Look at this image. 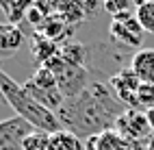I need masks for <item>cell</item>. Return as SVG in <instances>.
Returning <instances> with one entry per match:
<instances>
[{
  "label": "cell",
  "instance_id": "6da1fadb",
  "mask_svg": "<svg viewBox=\"0 0 154 150\" xmlns=\"http://www.w3.org/2000/svg\"><path fill=\"white\" fill-rule=\"evenodd\" d=\"M124 113L126 105L117 98L109 83H91L80 96L67 98L57 111V117L63 131L74 133L80 139H91L113 131Z\"/></svg>",
  "mask_w": 154,
  "mask_h": 150
},
{
  "label": "cell",
  "instance_id": "7a4b0ae2",
  "mask_svg": "<svg viewBox=\"0 0 154 150\" xmlns=\"http://www.w3.org/2000/svg\"><path fill=\"white\" fill-rule=\"evenodd\" d=\"M0 98L5 100L15 111V115L24 117L28 124H33L37 131H44V133H57L61 131V122L54 111L42 107L37 100L26 92L24 85L15 83L9 74H5L0 70Z\"/></svg>",
  "mask_w": 154,
  "mask_h": 150
},
{
  "label": "cell",
  "instance_id": "3957f363",
  "mask_svg": "<svg viewBox=\"0 0 154 150\" xmlns=\"http://www.w3.org/2000/svg\"><path fill=\"white\" fill-rule=\"evenodd\" d=\"M48 70H52L54 76H57V83H59V89L61 94H63V98H76L85 92V89L91 85L89 83V72L87 67H78V65H72L67 63L63 57H61V50L59 55L52 57L50 61L44 65Z\"/></svg>",
  "mask_w": 154,
  "mask_h": 150
},
{
  "label": "cell",
  "instance_id": "277c9868",
  "mask_svg": "<svg viewBox=\"0 0 154 150\" xmlns=\"http://www.w3.org/2000/svg\"><path fill=\"white\" fill-rule=\"evenodd\" d=\"M117 135H122L130 146H135L137 150H146L148 139L152 137V128L148 124V117L143 111H135V109H126V113L117 120L115 128Z\"/></svg>",
  "mask_w": 154,
  "mask_h": 150
},
{
  "label": "cell",
  "instance_id": "5b68a950",
  "mask_svg": "<svg viewBox=\"0 0 154 150\" xmlns=\"http://www.w3.org/2000/svg\"><path fill=\"white\" fill-rule=\"evenodd\" d=\"M143 28L139 24V20L132 13H124V15H117V17H111V26H109V35L115 44L119 46H126V48H137L141 50L143 44Z\"/></svg>",
  "mask_w": 154,
  "mask_h": 150
},
{
  "label": "cell",
  "instance_id": "8992f818",
  "mask_svg": "<svg viewBox=\"0 0 154 150\" xmlns=\"http://www.w3.org/2000/svg\"><path fill=\"white\" fill-rule=\"evenodd\" d=\"M37 128L24 117L13 115L0 122V150H24V142Z\"/></svg>",
  "mask_w": 154,
  "mask_h": 150
},
{
  "label": "cell",
  "instance_id": "52a82bcc",
  "mask_svg": "<svg viewBox=\"0 0 154 150\" xmlns=\"http://www.w3.org/2000/svg\"><path fill=\"white\" fill-rule=\"evenodd\" d=\"M109 85L111 89L117 94V98L126 105V109H135L139 111V105H137V94H139V87H141V81L137 78V74L132 70H119L117 74H113L109 78Z\"/></svg>",
  "mask_w": 154,
  "mask_h": 150
},
{
  "label": "cell",
  "instance_id": "ba28073f",
  "mask_svg": "<svg viewBox=\"0 0 154 150\" xmlns=\"http://www.w3.org/2000/svg\"><path fill=\"white\" fill-rule=\"evenodd\" d=\"M24 44V31L11 22H0V59H11Z\"/></svg>",
  "mask_w": 154,
  "mask_h": 150
},
{
  "label": "cell",
  "instance_id": "9c48e42d",
  "mask_svg": "<svg viewBox=\"0 0 154 150\" xmlns=\"http://www.w3.org/2000/svg\"><path fill=\"white\" fill-rule=\"evenodd\" d=\"M130 70L137 74L141 83L154 85V48H141L132 55Z\"/></svg>",
  "mask_w": 154,
  "mask_h": 150
},
{
  "label": "cell",
  "instance_id": "30bf717a",
  "mask_svg": "<svg viewBox=\"0 0 154 150\" xmlns=\"http://www.w3.org/2000/svg\"><path fill=\"white\" fill-rule=\"evenodd\" d=\"M59 46L54 42H50L48 37H44L42 33H37L33 35V44H30V52H33V59H35V63L37 67H44L52 57L59 55Z\"/></svg>",
  "mask_w": 154,
  "mask_h": 150
},
{
  "label": "cell",
  "instance_id": "8fae6325",
  "mask_svg": "<svg viewBox=\"0 0 154 150\" xmlns=\"http://www.w3.org/2000/svg\"><path fill=\"white\" fill-rule=\"evenodd\" d=\"M48 150H87V144H83V139L69 131H57L50 135Z\"/></svg>",
  "mask_w": 154,
  "mask_h": 150
},
{
  "label": "cell",
  "instance_id": "7c38bea8",
  "mask_svg": "<svg viewBox=\"0 0 154 150\" xmlns=\"http://www.w3.org/2000/svg\"><path fill=\"white\" fill-rule=\"evenodd\" d=\"M89 52L91 50L83 44H78V42H65L61 46V57H63L67 63L78 65V67H85L87 59H89Z\"/></svg>",
  "mask_w": 154,
  "mask_h": 150
},
{
  "label": "cell",
  "instance_id": "4fadbf2b",
  "mask_svg": "<svg viewBox=\"0 0 154 150\" xmlns=\"http://www.w3.org/2000/svg\"><path fill=\"white\" fill-rule=\"evenodd\" d=\"M137 20L141 28L146 33L154 35V0H143V2H137V11H135Z\"/></svg>",
  "mask_w": 154,
  "mask_h": 150
},
{
  "label": "cell",
  "instance_id": "5bb4252c",
  "mask_svg": "<svg viewBox=\"0 0 154 150\" xmlns=\"http://www.w3.org/2000/svg\"><path fill=\"white\" fill-rule=\"evenodd\" d=\"M30 83H33L35 87H42V89H59V83H57V76L52 70L48 67H37L35 74L28 78Z\"/></svg>",
  "mask_w": 154,
  "mask_h": 150
},
{
  "label": "cell",
  "instance_id": "9a60e30c",
  "mask_svg": "<svg viewBox=\"0 0 154 150\" xmlns=\"http://www.w3.org/2000/svg\"><path fill=\"white\" fill-rule=\"evenodd\" d=\"M0 9L5 11V15L9 17V22L20 26L22 20H26V11L30 9V5H22V2H0Z\"/></svg>",
  "mask_w": 154,
  "mask_h": 150
},
{
  "label": "cell",
  "instance_id": "2e32d148",
  "mask_svg": "<svg viewBox=\"0 0 154 150\" xmlns=\"http://www.w3.org/2000/svg\"><path fill=\"white\" fill-rule=\"evenodd\" d=\"M104 11L111 17H117V15L137 11V2L132 5V2H128V0H109V2H104Z\"/></svg>",
  "mask_w": 154,
  "mask_h": 150
},
{
  "label": "cell",
  "instance_id": "e0dca14e",
  "mask_svg": "<svg viewBox=\"0 0 154 150\" xmlns=\"http://www.w3.org/2000/svg\"><path fill=\"white\" fill-rule=\"evenodd\" d=\"M48 144H50V133L35 131L33 135H28V137H26L24 150H48Z\"/></svg>",
  "mask_w": 154,
  "mask_h": 150
},
{
  "label": "cell",
  "instance_id": "ac0fdd59",
  "mask_svg": "<svg viewBox=\"0 0 154 150\" xmlns=\"http://www.w3.org/2000/svg\"><path fill=\"white\" fill-rule=\"evenodd\" d=\"M137 105H139V111L141 109H152L154 107V85L148 83H141L139 87V94H137Z\"/></svg>",
  "mask_w": 154,
  "mask_h": 150
},
{
  "label": "cell",
  "instance_id": "d6986e66",
  "mask_svg": "<svg viewBox=\"0 0 154 150\" xmlns=\"http://www.w3.org/2000/svg\"><path fill=\"white\" fill-rule=\"evenodd\" d=\"M146 117H148V124H150V128L154 131V107L146 111Z\"/></svg>",
  "mask_w": 154,
  "mask_h": 150
}]
</instances>
